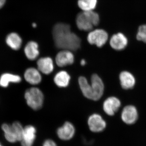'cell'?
I'll use <instances>...</instances> for the list:
<instances>
[{"mask_svg": "<svg viewBox=\"0 0 146 146\" xmlns=\"http://www.w3.org/2000/svg\"><path fill=\"white\" fill-rule=\"evenodd\" d=\"M74 60L72 51L68 50H62L58 53L55 57L56 63L59 67L72 65L74 62Z\"/></svg>", "mask_w": 146, "mask_h": 146, "instance_id": "ba28073f", "label": "cell"}, {"mask_svg": "<svg viewBox=\"0 0 146 146\" xmlns=\"http://www.w3.org/2000/svg\"><path fill=\"white\" fill-rule=\"evenodd\" d=\"M24 52L29 60H36L39 55V45L36 42L30 41L25 46Z\"/></svg>", "mask_w": 146, "mask_h": 146, "instance_id": "2e32d148", "label": "cell"}, {"mask_svg": "<svg viewBox=\"0 0 146 146\" xmlns=\"http://www.w3.org/2000/svg\"><path fill=\"white\" fill-rule=\"evenodd\" d=\"M6 42L9 46L15 50L20 49L22 46V38L16 33H12L8 35L7 36Z\"/></svg>", "mask_w": 146, "mask_h": 146, "instance_id": "d6986e66", "label": "cell"}, {"mask_svg": "<svg viewBox=\"0 0 146 146\" xmlns=\"http://www.w3.org/2000/svg\"><path fill=\"white\" fill-rule=\"evenodd\" d=\"M78 84L83 96L88 99L98 101L103 95L104 84L102 79L96 74H94L91 76V84L83 76L79 78Z\"/></svg>", "mask_w": 146, "mask_h": 146, "instance_id": "7a4b0ae2", "label": "cell"}, {"mask_svg": "<svg viewBox=\"0 0 146 146\" xmlns=\"http://www.w3.org/2000/svg\"><path fill=\"white\" fill-rule=\"evenodd\" d=\"M36 130L34 126L28 125L24 127L23 137L21 141L22 146H33L36 137Z\"/></svg>", "mask_w": 146, "mask_h": 146, "instance_id": "8fae6325", "label": "cell"}, {"mask_svg": "<svg viewBox=\"0 0 146 146\" xmlns=\"http://www.w3.org/2000/svg\"><path fill=\"white\" fill-rule=\"evenodd\" d=\"M127 43V38L124 35L121 33L112 35L110 41L111 47L117 50H121L125 48Z\"/></svg>", "mask_w": 146, "mask_h": 146, "instance_id": "9a60e30c", "label": "cell"}, {"mask_svg": "<svg viewBox=\"0 0 146 146\" xmlns=\"http://www.w3.org/2000/svg\"><path fill=\"white\" fill-rule=\"evenodd\" d=\"M25 98L27 104L34 110L41 109L44 102V94L37 87H31L25 91Z\"/></svg>", "mask_w": 146, "mask_h": 146, "instance_id": "5b68a950", "label": "cell"}, {"mask_svg": "<svg viewBox=\"0 0 146 146\" xmlns=\"http://www.w3.org/2000/svg\"><path fill=\"white\" fill-rule=\"evenodd\" d=\"M98 14L94 11H82L79 13L76 18V23L79 29L84 31L92 30L94 26L99 23Z\"/></svg>", "mask_w": 146, "mask_h": 146, "instance_id": "3957f363", "label": "cell"}, {"mask_svg": "<svg viewBox=\"0 0 146 146\" xmlns=\"http://www.w3.org/2000/svg\"><path fill=\"white\" fill-rule=\"evenodd\" d=\"M22 79L21 76L9 73L3 74L0 78V86L3 87L8 86L9 83H19Z\"/></svg>", "mask_w": 146, "mask_h": 146, "instance_id": "ffe728a7", "label": "cell"}, {"mask_svg": "<svg viewBox=\"0 0 146 146\" xmlns=\"http://www.w3.org/2000/svg\"><path fill=\"white\" fill-rule=\"evenodd\" d=\"M86 64V61L84 59H82L80 61V64L82 66H84Z\"/></svg>", "mask_w": 146, "mask_h": 146, "instance_id": "d4e9b609", "label": "cell"}, {"mask_svg": "<svg viewBox=\"0 0 146 146\" xmlns=\"http://www.w3.org/2000/svg\"><path fill=\"white\" fill-rule=\"evenodd\" d=\"M136 38L139 41L146 43V25L141 26L138 28Z\"/></svg>", "mask_w": 146, "mask_h": 146, "instance_id": "7402d4cb", "label": "cell"}, {"mask_svg": "<svg viewBox=\"0 0 146 146\" xmlns=\"http://www.w3.org/2000/svg\"><path fill=\"white\" fill-rule=\"evenodd\" d=\"M24 127L19 121L14 122L10 125L3 123L1 129L4 133V136L7 142L14 143L17 142H21L23 137Z\"/></svg>", "mask_w": 146, "mask_h": 146, "instance_id": "277c9868", "label": "cell"}, {"mask_svg": "<svg viewBox=\"0 0 146 146\" xmlns=\"http://www.w3.org/2000/svg\"><path fill=\"white\" fill-rule=\"evenodd\" d=\"M5 2V0H0V9L3 7Z\"/></svg>", "mask_w": 146, "mask_h": 146, "instance_id": "cb8c5ba5", "label": "cell"}, {"mask_svg": "<svg viewBox=\"0 0 146 146\" xmlns=\"http://www.w3.org/2000/svg\"><path fill=\"white\" fill-rule=\"evenodd\" d=\"M97 0H78V5L84 11H93L96 8Z\"/></svg>", "mask_w": 146, "mask_h": 146, "instance_id": "44dd1931", "label": "cell"}, {"mask_svg": "<svg viewBox=\"0 0 146 146\" xmlns=\"http://www.w3.org/2000/svg\"><path fill=\"white\" fill-rule=\"evenodd\" d=\"M121 105V102L117 98L111 97L105 100L103 108L104 112L107 115L113 116L118 111Z\"/></svg>", "mask_w": 146, "mask_h": 146, "instance_id": "7c38bea8", "label": "cell"}, {"mask_svg": "<svg viewBox=\"0 0 146 146\" xmlns=\"http://www.w3.org/2000/svg\"><path fill=\"white\" fill-rule=\"evenodd\" d=\"M70 79V76L68 72L62 70L56 74L54 78V82L58 87L65 88L69 85Z\"/></svg>", "mask_w": 146, "mask_h": 146, "instance_id": "ac0fdd59", "label": "cell"}, {"mask_svg": "<svg viewBox=\"0 0 146 146\" xmlns=\"http://www.w3.org/2000/svg\"><path fill=\"white\" fill-rule=\"evenodd\" d=\"M24 78L27 82L31 85H37L42 82L41 73L34 68H28L24 74Z\"/></svg>", "mask_w": 146, "mask_h": 146, "instance_id": "5bb4252c", "label": "cell"}, {"mask_svg": "<svg viewBox=\"0 0 146 146\" xmlns=\"http://www.w3.org/2000/svg\"><path fill=\"white\" fill-rule=\"evenodd\" d=\"M88 125L90 130L95 133L103 131L106 127V123L100 115L93 114L88 118Z\"/></svg>", "mask_w": 146, "mask_h": 146, "instance_id": "52a82bcc", "label": "cell"}, {"mask_svg": "<svg viewBox=\"0 0 146 146\" xmlns=\"http://www.w3.org/2000/svg\"><path fill=\"white\" fill-rule=\"evenodd\" d=\"M36 65L39 72L46 75L50 74L54 69L53 60L50 57L40 58L37 60Z\"/></svg>", "mask_w": 146, "mask_h": 146, "instance_id": "4fadbf2b", "label": "cell"}, {"mask_svg": "<svg viewBox=\"0 0 146 146\" xmlns=\"http://www.w3.org/2000/svg\"><path fill=\"white\" fill-rule=\"evenodd\" d=\"M43 146H57L54 141L51 139H47L44 142Z\"/></svg>", "mask_w": 146, "mask_h": 146, "instance_id": "603a6c76", "label": "cell"}, {"mask_svg": "<svg viewBox=\"0 0 146 146\" xmlns=\"http://www.w3.org/2000/svg\"><path fill=\"white\" fill-rule=\"evenodd\" d=\"M33 27L34 28L36 27V23H33Z\"/></svg>", "mask_w": 146, "mask_h": 146, "instance_id": "484cf974", "label": "cell"}, {"mask_svg": "<svg viewBox=\"0 0 146 146\" xmlns=\"http://www.w3.org/2000/svg\"><path fill=\"white\" fill-rule=\"evenodd\" d=\"M56 133L60 140L69 141L74 136L75 128L72 123L67 121L62 126L58 129Z\"/></svg>", "mask_w": 146, "mask_h": 146, "instance_id": "9c48e42d", "label": "cell"}, {"mask_svg": "<svg viewBox=\"0 0 146 146\" xmlns=\"http://www.w3.org/2000/svg\"><path fill=\"white\" fill-rule=\"evenodd\" d=\"M0 146H3L2 144L1 143V142H0Z\"/></svg>", "mask_w": 146, "mask_h": 146, "instance_id": "4316f807", "label": "cell"}, {"mask_svg": "<svg viewBox=\"0 0 146 146\" xmlns=\"http://www.w3.org/2000/svg\"><path fill=\"white\" fill-rule=\"evenodd\" d=\"M108 34L103 29H98L90 32L87 36V41L91 45H95L97 47L104 46L108 39Z\"/></svg>", "mask_w": 146, "mask_h": 146, "instance_id": "8992f818", "label": "cell"}, {"mask_svg": "<svg viewBox=\"0 0 146 146\" xmlns=\"http://www.w3.org/2000/svg\"><path fill=\"white\" fill-rule=\"evenodd\" d=\"M52 35L55 45L58 48L74 51L81 46V39L71 31L70 26L68 24H56L53 29Z\"/></svg>", "mask_w": 146, "mask_h": 146, "instance_id": "6da1fadb", "label": "cell"}, {"mask_svg": "<svg viewBox=\"0 0 146 146\" xmlns=\"http://www.w3.org/2000/svg\"><path fill=\"white\" fill-rule=\"evenodd\" d=\"M123 121L127 124L131 125L134 123L138 118L137 109L132 105L126 106L123 109L121 115Z\"/></svg>", "mask_w": 146, "mask_h": 146, "instance_id": "30bf717a", "label": "cell"}, {"mask_svg": "<svg viewBox=\"0 0 146 146\" xmlns=\"http://www.w3.org/2000/svg\"><path fill=\"white\" fill-rule=\"evenodd\" d=\"M121 86L123 89H129L133 88L136 83V80L133 75L127 72L123 71L119 75Z\"/></svg>", "mask_w": 146, "mask_h": 146, "instance_id": "e0dca14e", "label": "cell"}]
</instances>
